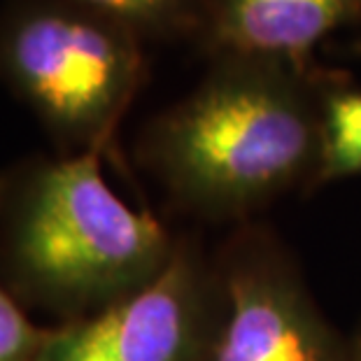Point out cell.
I'll list each match as a JSON object with an SVG mask.
<instances>
[{"mask_svg":"<svg viewBox=\"0 0 361 361\" xmlns=\"http://www.w3.org/2000/svg\"><path fill=\"white\" fill-rule=\"evenodd\" d=\"M322 89L303 66L219 54L145 133L168 191L212 219L247 214L317 175Z\"/></svg>","mask_w":361,"mask_h":361,"instance_id":"cell-1","label":"cell"},{"mask_svg":"<svg viewBox=\"0 0 361 361\" xmlns=\"http://www.w3.org/2000/svg\"><path fill=\"white\" fill-rule=\"evenodd\" d=\"M175 252L164 224L110 187L101 152H80L37 168L12 228V261L21 284L78 319L147 287Z\"/></svg>","mask_w":361,"mask_h":361,"instance_id":"cell-2","label":"cell"},{"mask_svg":"<svg viewBox=\"0 0 361 361\" xmlns=\"http://www.w3.org/2000/svg\"><path fill=\"white\" fill-rule=\"evenodd\" d=\"M0 68L61 140L101 152L140 84V37L68 0H33L0 28Z\"/></svg>","mask_w":361,"mask_h":361,"instance_id":"cell-3","label":"cell"},{"mask_svg":"<svg viewBox=\"0 0 361 361\" xmlns=\"http://www.w3.org/2000/svg\"><path fill=\"white\" fill-rule=\"evenodd\" d=\"M203 361H350V343L280 252L247 243L217 282Z\"/></svg>","mask_w":361,"mask_h":361,"instance_id":"cell-4","label":"cell"},{"mask_svg":"<svg viewBox=\"0 0 361 361\" xmlns=\"http://www.w3.org/2000/svg\"><path fill=\"white\" fill-rule=\"evenodd\" d=\"M217 284L189 250L147 287L49 329L37 361H203Z\"/></svg>","mask_w":361,"mask_h":361,"instance_id":"cell-5","label":"cell"},{"mask_svg":"<svg viewBox=\"0 0 361 361\" xmlns=\"http://www.w3.org/2000/svg\"><path fill=\"white\" fill-rule=\"evenodd\" d=\"M361 17V0H212L205 40L214 54L303 66L312 49Z\"/></svg>","mask_w":361,"mask_h":361,"instance_id":"cell-6","label":"cell"},{"mask_svg":"<svg viewBox=\"0 0 361 361\" xmlns=\"http://www.w3.org/2000/svg\"><path fill=\"white\" fill-rule=\"evenodd\" d=\"M322 133L317 182L361 175V89L331 84L319 96Z\"/></svg>","mask_w":361,"mask_h":361,"instance_id":"cell-7","label":"cell"},{"mask_svg":"<svg viewBox=\"0 0 361 361\" xmlns=\"http://www.w3.org/2000/svg\"><path fill=\"white\" fill-rule=\"evenodd\" d=\"M142 35H182L205 28L212 0H68Z\"/></svg>","mask_w":361,"mask_h":361,"instance_id":"cell-8","label":"cell"},{"mask_svg":"<svg viewBox=\"0 0 361 361\" xmlns=\"http://www.w3.org/2000/svg\"><path fill=\"white\" fill-rule=\"evenodd\" d=\"M47 336L49 329L35 326L0 289V361H37Z\"/></svg>","mask_w":361,"mask_h":361,"instance_id":"cell-9","label":"cell"},{"mask_svg":"<svg viewBox=\"0 0 361 361\" xmlns=\"http://www.w3.org/2000/svg\"><path fill=\"white\" fill-rule=\"evenodd\" d=\"M350 361H361V331L355 341L350 343Z\"/></svg>","mask_w":361,"mask_h":361,"instance_id":"cell-10","label":"cell"},{"mask_svg":"<svg viewBox=\"0 0 361 361\" xmlns=\"http://www.w3.org/2000/svg\"><path fill=\"white\" fill-rule=\"evenodd\" d=\"M7 187H10V180H7L5 175H0V201H3V198H5Z\"/></svg>","mask_w":361,"mask_h":361,"instance_id":"cell-11","label":"cell"},{"mask_svg":"<svg viewBox=\"0 0 361 361\" xmlns=\"http://www.w3.org/2000/svg\"><path fill=\"white\" fill-rule=\"evenodd\" d=\"M357 51H361V37H359V40H357Z\"/></svg>","mask_w":361,"mask_h":361,"instance_id":"cell-12","label":"cell"}]
</instances>
